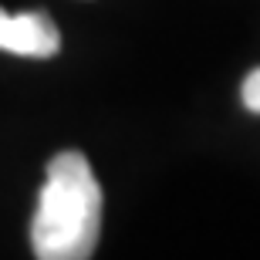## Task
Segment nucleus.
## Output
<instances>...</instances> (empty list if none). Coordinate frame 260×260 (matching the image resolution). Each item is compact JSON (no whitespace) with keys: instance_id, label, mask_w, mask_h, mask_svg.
<instances>
[{"instance_id":"f257e3e1","label":"nucleus","mask_w":260,"mask_h":260,"mask_svg":"<svg viewBox=\"0 0 260 260\" xmlns=\"http://www.w3.org/2000/svg\"><path fill=\"white\" fill-rule=\"evenodd\" d=\"M102 230V186L85 152L68 149L48 162L30 247L41 260H85L95 253Z\"/></svg>"},{"instance_id":"7ed1b4c3","label":"nucleus","mask_w":260,"mask_h":260,"mask_svg":"<svg viewBox=\"0 0 260 260\" xmlns=\"http://www.w3.org/2000/svg\"><path fill=\"white\" fill-rule=\"evenodd\" d=\"M240 98H243V105L250 108V112L260 115V68L247 75V81H243V88H240Z\"/></svg>"},{"instance_id":"f03ea898","label":"nucleus","mask_w":260,"mask_h":260,"mask_svg":"<svg viewBox=\"0 0 260 260\" xmlns=\"http://www.w3.org/2000/svg\"><path fill=\"white\" fill-rule=\"evenodd\" d=\"M58 48L61 34L48 14H41V10H27V14L0 10V51L24 54V58H54Z\"/></svg>"}]
</instances>
